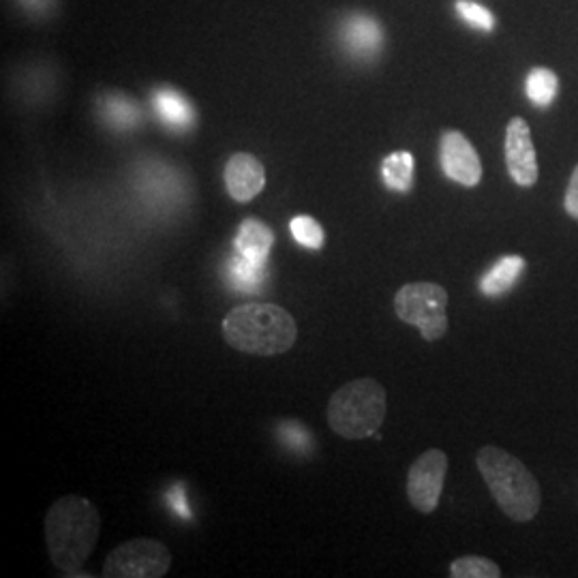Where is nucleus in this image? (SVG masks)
I'll use <instances>...</instances> for the list:
<instances>
[{"label":"nucleus","mask_w":578,"mask_h":578,"mask_svg":"<svg viewBox=\"0 0 578 578\" xmlns=\"http://www.w3.org/2000/svg\"><path fill=\"white\" fill-rule=\"evenodd\" d=\"M101 534V516L90 499L63 495L45 514V542L52 564L75 576L88 561Z\"/></svg>","instance_id":"1"},{"label":"nucleus","mask_w":578,"mask_h":578,"mask_svg":"<svg viewBox=\"0 0 578 578\" xmlns=\"http://www.w3.org/2000/svg\"><path fill=\"white\" fill-rule=\"evenodd\" d=\"M225 343L242 354L277 356L294 347L296 319L270 302H249L232 309L223 319Z\"/></svg>","instance_id":"2"},{"label":"nucleus","mask_w":578,"mask_h":578,"mask_svg":"<svg viewBox=\"0 0 578 578\" xmlns=\"http://www.w3.org/2000/svg\"><path fill=\"white\" fill-rule=\"evenodd\" d=\"M476 465L497 506L510 521L529 523L536 519L542 506V491L523 461L508 450L482 446L476 454Z\"/></svg>","instance_id":"3"},{"label":"nucleus","mask_w":578,"mask_h":578,"mask_svg":"<svg viewBox=\"0 0 578 578\" xmlns=\"http://www.w3.org/2000/svg\"><path fill=\"white\" fill-rule=\"evenodd\" d=\"M388 414L386 388L373 377L347 382L328 403V427L343 439L375 435Z\"/></svg>","instance_id":"4"},{"label":"nucleus","mask_w":578,"mask_h":578,"mask_svg":"<svg viewBox=\"0 0 578 578\" xmlns=\"http://www.w3.org/2000/svg\"><path fill=\"white\" fill-rule=\"evenodd\" d=\"M448 292L431 281L403 285L394 296V313L401 322L416 326L424 341H439L448 332Z\"/></svg>","instance_id":"5"},{"label":"nucleus","mask_w":578,"mask_h":578,"mask_svg":"<svg viewBox=\"0 0 578 578\" xmlns=\"http://www.w3.org/2000/svg\"><path fill=\"white\" fill-rule=\"evenodd\" d=\"M172 566V553L159 540L133 538L105 557V578H161Z\"/></svg>","instance_id":"6"},{"label":"nucleus","mask_w":578,"mask_h":578,"mask_svg":"<svg viewBox=\"0 0 578 578\" xmlns=\"http://www.w3.org/2000/svg\"><path fill=\"white\" fill-rule=\"evenodd\" d=\"M448 474V454L439 448L422 452L409 467L407 497L420 514H431L439 506Z\"/></svg>","instance_id":"7"},{"label":"nucleus","mask_w":578,"mask_h":578,"mask_svg":"<svg viewBox=\"0 0 578 578\" xmlns=\"http://www.w3.org/2000/svg\"><path fill=\"white\" fill-rule=\"evenodd\" d=\"M506 167L508 174L519 187H534L540 176L538 155L534 140H531V129L527 120L521 116H514L506 127Z\"/></svg>","instance_id":"8"},{"label":"nucleus","mask_w":578,"mask_h":578,"mask_svg":"<svg viewBox=\"0 0 578 578\" xmlns=\"http://www.w3.org/2000/svg\"><path fill=\"white\" fill-rule=\"evenodd\" d=\"M439 163L444 174L463 187H478L482 180V161L461 131H446L439 140Z\"/></svg>","instance_id":"9"},{"label":"nucleus","mask_w":578,"mask_h":578,"mask_svg":"<svg viewBox=\"0 0 578 578\" xmlns=\"http://www.w3.org/2000/svg\"><path fill=\"white\" fill-rule=\"evenodd\" d=\"M339 41L349 56L358 60L375 58L384 48V28L373 15L352 13L339 26Z\"/></svg>","instance_id":"10"},{"label":"nucleus","mask_w":578,"mask_h":578,"mask_svg":"<svg viewBox=\"0 0 578 578\" xmlns=\"http://www.w3.org/2000/svg\"><path fill=\"white\" fill-rule=\"evenodd\" d=\"M266 187V170L249 152H236L225 165V189L232 200L247 204Z\"/></svg>","instance_id":"11"},{"label":"nucleus","mask_w":578,"mask_h":578,"mask_svg":"<svg viewBox=\"0 0 578 578\" xmlns=\"http://www.w3.org/2000/svg\"><path fill=\"white\" fill-rule=\"evenodd\" d=\"M152 105H155V112L170 129L185 131L195 123L193 105L187 101L185 95L170 86L157 88L155 93H152Z\"/></svg>","instance_id":"12"},{"label":"nucleus","mask_w":578,"mask_h":578,"mask_svg":"<svg viewBox=\"0 0 578 578\" xmlns=\"http://www.w3.org/2000/svg\"><path fill=\"white\" fill-rule=\"evenodd\" d=\"M275 245V234L270 227L257 219H245L234 238V249L253 262H268L270 249Z\"/></svg>","instance_id":"13"},{"label":"nucleus","mask_w":578,"mask_h":578,"mask_svg":"<svg viewBox=\"0 0 578 578\" xmlns=\"http://www.w3.org/2000/svg\"><path fill=\"white\" fill-rule=\"evenodd\" d=\"M527 270V262L521 255H506L501 260L484 272L480 279V292L489 298L504 296L506 292L516 285Z\"/></svg>","instance_id":"14"},{"label":"nucleus","mask_w":578,"mask_h":578,"mask_svg":"<svg viewBox=\"0 0 578 578\" xmlns=\"http://www.w3.org/2000/svg\"><path fill=\"white\" fill-rule=\"evenodd\" d=\"M99 108H101V116L108 120V125L120 131L133 129L135 125H140V120H142V110L138 108V103L118 93L105 95L101 99Z\"/></svg>","instance_id":"15"},{"label":"nucleus","mask_w":578,"mask_h":578,"mask_svg":"<svg viewBox=\"0 0 578 578\" xmlns=\"http://www.w3.org/2000/svg\"><path fill=\"white\" fill-rule=\"evenodd\" d=\"M382 178L386 182V187L397 191V193H407L414 185V157L412 152L399 150L388 155L382 163Z\"/></svg>","instance_id":"16"},{"label":"nucleus","mask_w":578,"mask_h":578,"mask_svg":"<svg viewBox=\"0 0 578 578\" xmlns=\"http://www.w3.org/2000/svg\"><path fill=\"white\" fill-rule=\"evenodd\" d=\"M227 277H230V285L238 292H255L264 283L266 262H253L236 253L227 264Z\"/></svg>","instance_id":"17"},{"label":"nucleus","mask_w":578,"mask_h":578,"mask_svg":"<svg viewBox=\"0 0 578 578\" xmlns=\"http://www.w3.org/2000/svg\"><path fill=\"white\" fill-rule=\"evenodd\" d=\"M525 93L538 108H549L559 93V78L546 67L531 69L525 82Z\"/></svg>","instance_id":"18"},{"label":"nucleus","mask_w":578,"mask_h":578,"mask_svg":"<svg viewBox=\"0 0 578 578\" xmlns=\"http://www.w3.org/2000/svg\"><path fill=\"white\" fill-rule=\"evenodd\" d=\"M452 578H499L501 568L482 555H465L450 564Z\"/></svg>","instance_id":"19"},{"label":"nucleus","mask_w":578,"mask_h":578,"mask_svg":"<svg viewBox=\"0 0 578 578\" xmlns=\"http://www.w3.org/2000/svg\"><path fill=\"white\" fill-rule=\"evenodd\" d=\"M289 232H292L294 240L298 245L319 251L324 247V230L313 217L309 215H298L289 223Z\"/></svg>","instance_id":"20"},{"label":"nucleus","mask_w":578,"mask_h":578,"mask_svg":"<svg viewBox=\"0 0 578 578\" xmlns=\"http://www.w3.org/2000/svg\"><path fill=\"white\" fill-rule=\"evenodd\" d=\"M279 439L287 450L298 452V454H307L313 450V437H311L309 429L296 420L281 422Z\"/></svg>","instance_id":"21"},{"label":"nucleus","mask_w":578,"mask_h":578,"mask_svg":"<svg viewBox=\"0 0 578 578\" xmlns=\"http://www.w3.org/2000/svg\"><path fill=\"white\" fill-rule=\"evenodd\" d=\"M456 13L461 15V20L467 22L469 26H474L478 30H484V33H491L495 28V15L484 9L478 3H471V0H456Z\"/></svg>","instance_id":"22"},{"label":"nucleus","mask_w":578,"mask_h":578,"mask_svg":"<svg viewBox=\"0 0 578 578\" xmlns=\"http://www.w3.org/2000/svg\"><path fill=\"white\" fill-rule=\"evenodd\" d=\"M564 208H566V212L574 221H578V165L574 167V172H572L570 182H568L566 197H564Z\"/></svg>","instance_id":"23"},{"label":"nucleus","mask_w":578,"mask_h":578,"mask_svg":"<svg viewBox=\"0 0 578 578\" xmlns=\"http://www.w3.org/2000/svg\"><path fill=\"white\" fill-rule=\"evenodd\" d=\"M167 501H170V506H174V510L182 516V519H191V510L187 508V499H185V489H182L180 484H176L172 491H167Z\"/></svg>","instance_id":"24"},{"label":"nucleus","mask_w":578,"mask_h":578,"mask_svg":"<svg viewBox=\"0 0 578 578\" xmlns=\"http://www.w3.org/2000/svg\"><path fill=\"white\" fill-rule=\"evenodd\" d=\"M20 3L30 13H43V11H48V7L52 5V0H20Z\"/></svg>","instance_id":"25"}]
</instances>
